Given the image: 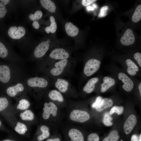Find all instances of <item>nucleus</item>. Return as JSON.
<instances>
[{"mask_svg":"<svg viewBox=\"0 0 141 141\" xmlns=\"http://www.w3.org/2000/svg\"><path fill=\"white\" fill-rule=\"evenodd\" d=\"M87 10L89 11L91 10L93 11L94 10V8L90 6H88L86 8Z\"/></svg>","mask_w":141,"mask_h":141,"instance_id":"45","label":"nucleus"},{"mask_svg":"<svg viewBox=\"0 0 141 141\" xmlns=\"http://www.w3.org/2000/svg\"><path fill=\"white\" fill-rule=\"evenodd\" d=\"M41 131L42 133L38 137L37 139L39 141H42L48 138L50 136L49 132V129L48 127L45 125H43L40 128Z\"/></svg>","mask_w":141,"mask_h":141,"instance_id":"25","label":"nucleus"},{"mask_svg":"<svg viewBox=\"0 0 141 141\" xmlns=\"http://www.w3.org/2000/svg\"><path fill=\"white\" fill-rule=\"evenodd\" d=\"M48 96L53 101H57L61 102L64 101L63 97L61 93L55 90L50 91Z\"/></svg>","mask_w":141,"mask_h":141,"instance_id":"22","label":"nucleus"},{"mask_svg":"<svg viewBox=\"0 0 141 141\" xmlns=\"http://www.w3.org/2000/svg\"><path fill=\"white\" fill-rule=\"evenodd\" d=\"M96 0H83L82 1L83 5L84 6H87L96 1Z\"/></svg>","mask_w":141,"mask_h":141,"instance_id":"40","label":"nucleus"},{"mask_svg":"<svg viewBox=\"0 0 141 141\" xmlns=\"http://www.w3.org/2000/svg\"><path fill=\"white\" fill-rule=\"evenodd\" d=\"M124 108L122 106H114L110 110L109 114L111 115L116 113L118 115L121 114L124 111Z\"/></svg>","mask_w":141,"mask_h":141,"instance_id":"34","label":"nucleus"},{"mask_svg":"<svg viewBox=\"0 0 141 141\" xmlns=\"http://www.w3.org/2000/svg\"><path fill=\"white\" fill-rule=\"evenodd\" d=\"M70 118L71 120L80 122H84L88 120L90 115L88 113L79 110H74L70 113Z\"/></svg>","mask_w":141,"mask_h":141,"instance_id":"2","label":"nucleus"},{"mask_svg":"<svg viewBox=\"0 0 141 141\" xmlns=\"http://www.w3.org/2000/svg\"><path fill=\"white\" fill-rule=\"evenodd\" d=\"M138 88L139 91L140 95L141 96V83H140L138 86Z\"/></svg>","mask_w":141,"mask_h":141,"instance_id":"46","label":"nucleus"},{"mask_svg":"<svg viewBox=\"0 0 141 141\" xmlns=\"http://www.w3.org/2000/svg\"><path fill=\"white\" fill-rule=\"evenodd\" d=\"M8 54L7 49L3 43L0 41V57L4 58L7 57Z\"/></svg>","mask_w":141,"mask_h":141,"instance_id":"32","label":"nucleus"},{"mask_svg":"<svg viewBox=\"0 0 141 141\" xmlns=\"http://www.w3.org/2000/svg\"><path fill=\"white\" fill-rule=\"evenodd\" d=\"M88 141H99V137L98 135L96 133L90 134L87 137Z\"/></svg>","mask_w":141,"mask_h":141,"instance_id":"36","label":"nucleus"},{"mask_svg":"<svg viewBox=\"0 0 141 141\" xmlns=\"http://www.w3.org/2000/svg\"><path fill=\"white\" fill-rule=\"evenodd\" d=\"M1 124H2L0 120V126H1Z\"/></svg>","mask_w":141,"mask_h":141,"instance_id":"51","label":"nucleus"},{"mask_svg":"<svg viewBox=\"0 0 141 141\" xmlns=\"http://www.w3.org/2000/svg\"><path fill=\"white\" fill-rule=\"evenodd\" d=\"M0 1L5 5L8 4L10 2L9 0H0Z\"/></svg>","mask_w":141,"mask_h":141,"instance_id":"43","label":"nucleus"},{"mask_svg":"<svg viewBox=\"0 0 141 141\" xmlns=\"http://www.w3.org/2000/svg\"><path fill=\"white\" fill-rule=\"evenodd\" d=\"M3 141H14L13 140H10V139H5L3 140Z\"/></svg>","mask_w":141,"mask_h":141,"instance_id":"48","label":"nucleus"},{"mask_svg":"<svg viewBox=\"0 0 141 141\" xmlns=\"http://www.w3.org/2000/svg\"><path fill=\"white\" fill-rule=\"evenodd\" d=\"M141 19V5H138L136 7L132 17L134 22H139Z\"/></svg>","mask_w":141,"mask_h":141,"instance_id":"28","label":"nucleus"},{"mask_svg":"<svg viewBox=\"0 0 141 141\" xmlns=\"http://www.w3.org/2000/svg\"><path fill=\"white\" fill-rule=\"evenodd\" d=\"M40 2L42 6L51 13L54 12L56 9L55 3L50 0H40Z\"/></svg>","mask_w":141,"mask_h":141,"instance_id":"21","label":"nucleus"},{"mask_svg":"<svg viewBox=\"0 0 141 141\" xmlns=\"http://www.w3.org/2000/svg\"><path fill=\"white\" fill-rule=\"evenodd\" d=\"M98 80V78L97 77L93 78L90 79L84 87V91L88 93L92 92L94 90L95 84Z\"/></svg>","mask_w":141,"mask_h":141,"instance_id":"18","label":"nucleus"},{"mask_svg":"<svg viewBox=\"0 0 141 141\" xmlns=\"http://www.w3.org/2000/svg\"><path fill=\"white\" fill-rule=\"evenodd\" d=\"M46 41L48 43H49L50 42V40L49 39H48Z\"/></svg>","mask_w":141,"mask_h":141,"instance_id":"50","label":"nucleus"},{"mask_svg":"<svg viewBox=\"0 0 141 141\" xmlns=\"http://www.w3.org/2000/svg\"><path fill=\"white\" fill-rule=\"evenodd\" d=\"M69 83L67 80L61 79H58L55 84V86L61 92L64 93L68 90Z\"/></svg>","mask_w":141,"mask_h":141,"instance_id":"19","label":"nucleus"},{"mask_svg":"<svg viewBox=\"0 0 141 141\" xmlns=\"http://www.w3.org/2000/svg\"><path fill=\"white\" fill-rule=\"evenodd\" d=\"M138 136L136 134L133 135L131 137V141H139Z\"/></svg>","mask_w":141,"mask_h":141,"instance_id":"42","label":"nucleus"},{"mask_svg":"<svg viewBox=\"0 0 141 141\" xmlns=\"http://www.w3.org/2000/svg\"><path fill=\"white\" fill-rule=\"evenodd\" d=\"M110 115L108 112H106L104 115L103 122L104 124L107 126H111L113 124L111 122L113 118Z\"/></svg>","mask_w":141,"mask_h":141,"instance_id":"30","label":"nucleus"},{"mask_svg":"<svg viewBox=\"0 0 141 141\" xmlns=\"http://www.w3.org/2000/svg\"><path fill=\"white\" fill-rule=\"evenodd\" d=\"M44 106L43 108V117L44 119H48L50 114H52L54 117L56 116L57 108L54 103L52 102L49 103L46 102L44 103Z\"/></svg>","mask_w":141,"mask_h":141,"instance_id":"3","label":"nucleus"},{"mask_svg":"<svg viewBox=\"0 0 141 141\" xmlns=\"http://www.w3.org/2000/svg\"><path fill=\"white\" fill-rule=\"evenodd\" d=\"M127 66V71L130 75L133 76L136 74V72L138 71L139 68L136 64L130 59L126 60Z\"/></svg>","mask_w":141,"mask_h":141,"instance_id":"20","label":"nucleus"},{"mask_svg":"<svg viewBox=\"0 0 141 141\" xmlns=\"http://www.w3.org/2000/svg\"><path fill=\"white\" fill-rule=\"evenodd\" d=\"M7 11L5 5L1 2H0V18L4 17Z\"/></svg>","mask_w":141,"mask_h":141,"instance_id":"35","label":"nucleus"},{"mask_svg":"<svg viewBox=\"0 0 141 141\" xmlns=\"http://www.w3.org/2000/svg\"><path fill=\"white\" fill-rule=\"evenodd\" d=\"M32 26L36 29H38L39 27V25L37 21H34L32 24Z\"/></svg>","mask_w":141,"mask_h":141,"instance_id":"41","label":"nucleus"},{"mask_svg":"<svg viewBox=\"0 0 141 141\" xmlns=\"http://www.w3.org/2000/svg\"><path fill=\"white\" fill-rule=\"evenodd\" d=\"M68 135L73 141H84L82 133L77 129H71L68 132Z\"/></svg>","mask_w":141,"mask_h":141,"instance_id":"16","label":"nucleus"},{"mask_svg":"<svg viewBox=\"0 0 141 141\" xmlns=\"http://www.w3.org/2000/svg\"><path fill=\"white\" fill-rule=\"evenodd\" d=\"M115 84V81L114 79L109 77H104L103 78V83L101 85V91L102 92H105Z\"/></svg>","mask_w":141,"mask_h":141,"instance_id":"15","label":"nucleus"},{"mask_svg":"<svg viewBox=\"0 0 141 141\" xmlns=\"http://www.w3.org/2000/svg\"><path fill=\"white\" fill-rule=\"evenodd\" d=\"M14 130L17 133L20 134H24L27 130V126L24 124L20 122L16 124Z\"/></svg>","mask_w":141,"mask_h":141,"instance_id":"27","label":"nucleus"},{"mask_svg":"<svg viewBox=\"0 0 141 141\" xmlns=\"http://www.w3.org/2000/svg\"><path fill=\"white\" fill-rule=\"evenodd\" d=\"M93 6L94 7V8H97V5L95 4H93Z\"/></svg>","mask_w":141,"mask_h":141,"instance_id":"47","label":"nucleus"},{"mask_svg":"<svg viewBox=\"0 0 141 141\" xmlns=\"http://www.w3.org/2000/svg\"><path fill=\"white\" fill-rule=\"evenodd\" d=\"M118 77L119 79L124 83L122 86L123 89L127 92L131 91L134 85L132 80L126 74L122 72L119 73Z\"/></svg>","mask_w":141,"mask_h":141,"instance_id":"8","label":"nucleus"},{"mask_svg":"<svg viewBox=\"0 0 141 141\" xmlns=\"http://www.w3.org/2000/svg\"><path fill=\"white\" fill-rule=\"evenodd\" d=\"M26 30L25 28L22 26L10 27L9 28L8 33L9 36L14 39H20L25 34Z\"/></svg>","mask_w":141,"mask_h":141,"instance_id":"5","label":"nucleus"},{"mask_svg":"<svg viewBox=\"0 0 141 141\" xmlns=\"http://www.w3.org/2000/svg\"><path fill=\"white\" fill-rule=\"evenodd\" d=\"M24 89L23 84L19 83L15 85L8 87L7 89L6 93L9 96L14 97L16 96L18 93L23 91Z\"/></svg>","mask_w":141,"mask_h":141,"instance_id":"13","label":"nucleus"},{"mask_svg":"<svg viewBox=\"0 0 141 141\" xmlns=\"http://www.w3.org/2000/svg\"><path fill=\"white\" fill-rule=\"evenodd\" d=\"M113 104L112 100L109 98L102 99L100 103L96 108V110L99 112L102 111L105 109L110 107Z\"/></svg>","mask_w":141,"mask_h":141,"instance_id":"17","label":"nucleus"},{"mask_svg":"<svg viewBox=\"0 0 141 141\" xmlns=\"http://www.w3.org/2000/svg\"><path fill=\"white\" fill-rule=\"evenodd\" d=\"M65 28L67 34L69 36L74 37L76 36L78 33V28L72 23L68 22L65 25Z\"/></svg>","mask_w":141,"mask_h":141,"instance_id":"14","label":"nucleus"},{"mask_svg":"<svg viewBox=\"0 0 141 141\" xmlns=\"http://www.w3.org/2000/svg\"><path fill=\"white\" fill-rule=\"evenodd\" d=\"M50 20L51 21V24L49 26L46 27L45 29V31L48 33L50 32L54 33L56 31L57 25L55 19L53 16H51L50 17Z\"/></svg>","mask_w":141,"mask_h":141,"instance_id":"24","label":"nucleus"},{"mask_svg":"<svg viewBox=\"0 0 141 141\" xmlns=\"http://www.w3.org/2000/svg\"><path fill=\"white\" fill-rule=\"evenodd\" d=\"M102 99V98L100 96L97 97L95 102L92 104V107L93 108H96L100 103Z\"/></svg>","mask_w":141,"mask_h":141,"instance_id":"38","label":"nucleus"},{"mask_svg":"<svg viewBox=\"0 0 141 141\" xmlns=\"http://www.w3.org/2000/svg\"><path fill=\"white\" fill-rule=\"evenodd\" d=\"M30 105V103L28 100L25 99H22L19 101L16 109L20 110H27Z\"/></svg>","mask_w":141,"mask_h":141,"instance_id":"26","label":"nucleus"},{"mask_svg":"<svg viewBox=\"0 0 141 141\" xmlns=\"http://www.w3.org/2000/svg\"><path fill=\"white\" fill-rule=\"evenodd\" d=\"M134 58L136 60L139 65L141 67V54L139 52H137L134 55Z\"/></svg>","mask_w":141,"mask_h":141,"instance_id":"39","label":"nucleus"},{"mask_svg":"<svg viewBox=\"0 0 141 141\" xmlns=\"http://www.w3.org/2000/svg\"><path fill=\"white\" fill-rule=\"evenodd\" d=\"M137 121L136 116L134 114L130 115L125 121L124 126V129L126 134H130L132 131Z\"/></svg>","mask_w":141,"mask_h":141,"instance_id":"7","label":"nucleus"},{"mask_svg":"<svg viewBox=\"0 0 141 141\" xmlns=\"http://www.w3.org/2000/svg\"><path fill=\"white\" fill-rule=\"evenodd\" d=\"M46 141H61L59 138H56L54 139H48Z\"/></svg>","mask_w":141,"mask_h":141,"instance_id":"44","label":"nucleus"},{"mask_svg":"<svg viewBox=\"0 0 141 141\" xmlns=\"http://www.w3.org/2000/svg\"><path fill=\"white\" fill-rule=\"evenodd\" d=\"M21 119L24 121H32L34 118V114L31 110L27 109L25 110L20 114Z\"/></svg>","mask_w":141,"mask_h":141,"instance_id":"23","label":"nucleus"},{"mask_svg":"<svg viewBox=\"0 0 141 141\" xmlns=\"http://www.w3.org/2000/svg\"><path fill=\"white\" fill-rule=\"evenodd\" d=\"M50 57L56 60H64L69 56V54L63 48H57L54 49L50 54Z\"/></svg>","mask_w":141,"mask_h":141,"instance_id":"11","label":"nucleus"},{"mask_svg":"<svg viewBox=\"0 0 141 141\" xmlns=\"http://www.w3.org/2000/svg\"><path fill=\"white\" fill-rule=\"evenodd\" d=\"M118 132L116 130L111 131L109 135L105 137L103 141H116L119 138Z\"/></svg>","mask_w":141,"mask_h":141,"instance_id":"29","label":"nucleus"},{"mask_svg":"<svg viewBox=\"0 0 141 141\" xmlns=\"http://www.w3.org/2000/svg\"><path fill=\"white\" fill-rule=\"evenodd\" d=\"M11 77L10 67L5 64H0V83L3 84L8 83Z\"/></svg>","mask_w":141,"mask_h":141,"instance_id":"4","label":"nucleus"},{"mask_svg":"<svg viewBox=\"0 0 141 141\" xmlns=\"http://www.w3.org/2000/svg\"><path fill=\"white\" fill-rule=\"evenodd\" d=\"M67 62V60L65 59L55 63V68H53L51 70L50 73L51 74L55 76H57L61 74L66 66Z\"/></svg>","mask_w":141,"mask_h":141,"instance_id":"12","label":"nucleus"},{"mask_svg":"<svg viewBox=\"0 0 141 141\" xmlns=\"http://www.w3.org/2000/svg\"><path fill=\"white\" fill-rule=\"evenodd\" d=\"M135 37L132 30L128 29L121 37L120 42L124 45H129L133 44L135 40Z\"/></svg>","mask_w":141,"mask_h":141,"instance_id":"9","label":"nucleus"},{"mask_svg":"<svg viewBox=\"0 0 141 141\" xmlns=\"http://www.w3.org/2000/svg\"><path fill=\"white\" fill-rule=\"evenodd\" d=\"M27 83L30 87L40 88L45 87L48 84V81L45 79L38 77L30 78L27 80Z\"/></svg>","mask_w":141,"mask_h":141,"instance_id":"6","label":"nucleus"},{"mask_svg":"<svg viewBox=\"0 0 141 141\" xmlns=\"http://www.w3.org/2000/svg\"><path fill=\"white\" fill-rule=\"evenodd\" d=\"M9 101L4 97H0V112L5 110L8 107Z\"/></svg>","mask_w":141,"mask_h":141,"instance_id":"33","label":"nucleus"},{"mask_svg":"<svg viewBox=\"0 0 141 141\" xmlns=\"http://www.w3.org/2000/svg\"><path fill=\"white\" fill-rule=\"evenodd\" d=\"M139 141H141V134H140L139 138Z\"/></svg>","mask_w":141,"mask_h":141,"instance_id":"49","label":"nucleus"},{"mask_svg":"<svg viewBox=\"0 0 141 141\" xmlns=\"http://www.w3.org/2000/svg\"><path fill=\"white\" fill-rule=\"evenodd\" d=\"M119 141V140H117V141Z\"/></svg>","mask_w":141,"mask_h":141,"instance_id":"52","label":"nucleus"},{"mask_svg":"<svg viewBox=\"0 0 141 141\" xmlns=\"http://www.w3.org/2000/svg\"><path fill=\"white\" fill-rule=\"evenodd\" d=\"M49 44L47 41H43L39 44L34 51V56L37 58L43 57L48 50Z\"/></svg>","mask_w":141,"mask_h":141,"instance_id":"10","label":"nucleus"},{"mask_svg":"<svg viewBox=\"0 0 141 141\" xmlns=\"http://www.w3.org/2000/svg\"><path fill=\"white\" fill-rule=\"evenodd\" d=\"M98 60L91 59L89 60L85 65L84 72L87 76H90L96 72L99 69L101 64Z\"/></svg>","mask_w":141,"mask_h":141,"instance_id":"1","label":"nucleus"},{"mask_svg":"<svg viewBox=\"0 0 141 141\" xmlns=\"http://www.w3.org/2000/svg\"><path fill=\"white\" fill-rule=\"evenodd\" d=\"M108 9V7L107 5L104 6L102 7L100 9V12L98 15V17H101L106 16L107 14V10Z\"/></svg>","mask_w":141,"mask_h":141,"instance_id":"37","label":"nucleus"},{"mask_svg":"<svg viewBox=\"0 0 141 141\" xmlns=\"http://www.w3.org/2000/svg\"><path fill=\"white\" fill-rule=\"evenodd\" d=\"M43 15L42 12L40 10L36 11L34 14H31L29 15V19L32 21H35L40 19Z\"/></svg>","mask_w":141,"mask_h":141,"instance_id":"31","label":"nucleus"}]
</instances>
